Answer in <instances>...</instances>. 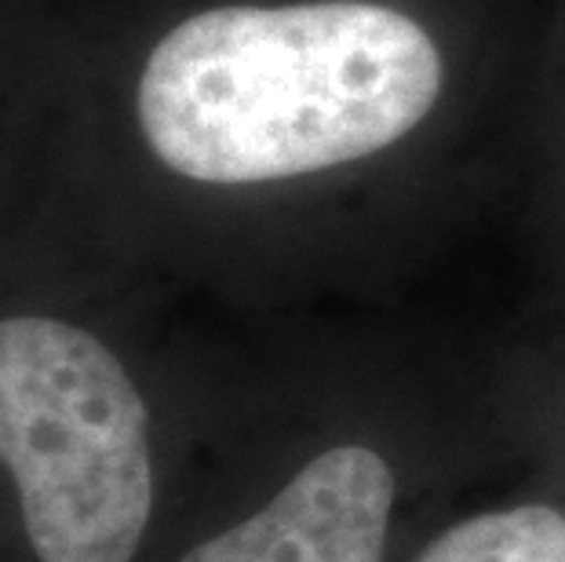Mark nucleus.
Wrapping results in <instances>:
<instances>
[{"label": "nucleus", "mask_w": 565, "mask_h": 562, "mask_svg": "<svg viewBox=\"0 0 565 562\" xmlns=\"http://www.w3.org/2000/svg\"><path fill=\"white\" fill-rule=\"evenodd\" d=\"M438 92L430 33L387 4H226L150 52L139 125L179 176L267 183L387 150Z\"/></svg>", "instance_id": "f257e3e1"}, {"label": "nucleus", "mask_w": 565, "mask_h": 562, "mask_svg": "<svg viewBox=\"0 0 565 562\" xmlns=\"http://www.w3.org/2000/svg\"><path fill=\"white\" fill-rule=\"evenodd\" d=\"M0 464L41 562H131L153 508L150 416L92 332L0 321Z\"/></svg>", "instance_id": "f03ea898"}, {"label": "nucleus", "mask_w": 565, "mask_h": 562, "mask_svg": "<svg viewBox=\"0 0 565 562\" xmlns=\"http://www.w3.org/2000/svg\"><path fill=\"white\" fill-rule=\"evenodd\" d=\"M394 475L369 446L324 449L267 508L179 562H383Z\"/></svg>", "instance_id": "7ed1b4c3"}, {"label": "nucleus", "mask_w": 565, "mask_h": 562, "mask_svg": "<svg viewBox=\"0 0 565 562\" xmlns=\"http://www.w3.org/2000/svg\"><path fill=\"white\" fill-rule=\"evenodd\" d=\"M416 562H565V519L547 505H519L456 522Z\"/></svg>", "instance_id": "20e7f679"}]
</instances>
